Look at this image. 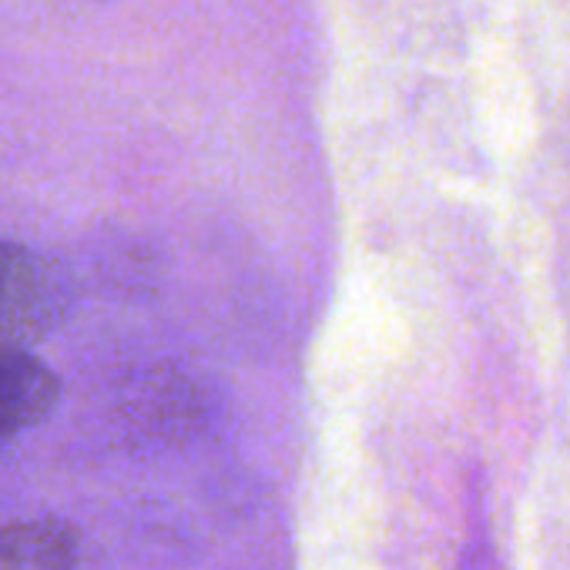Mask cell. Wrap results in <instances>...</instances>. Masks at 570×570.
Wrapping results in <instances>:
<instances>
[{"label":"cell","mask_w":570,"mask_h":570,"mask_svg":"<svg viewBox=\"0 0 570 570\" xmlns=\"http://www.w3.org/2000/svg\"><path fill=\"white\" fill-rule=\"evenodd\" d=\"M55 320L58 278L51 265L18 242H0V353H31Z\"/></svg>","instance_id":"obj_1"},{"label":"cell","mask_w":570,"mask_h":570,"mask_svg":"<svg viewBox=\"0 0 570 570\" xmlns=\"http://www.w3.org/2000/svg\"><path fill=\"white\" fill-rule=\"evenodd\" d=\"M58 376L31 353H0V443L41 423L58 403Z\"/></svg>","instance_id":"obj_2"},{"label":"cell","mask_w":570,"mask_h":570,"mask_svg":"<svg viewBox=\"0 0 570 570\" xmlns=\"http://www.w3.org/2000/svg\"><path fill=\"white\" fill-rule=\"evenodd\" d=\"M81 537L58 517L0 523V570H75Z\"/></svg>","instance_id":"obj_3"}]
</instances>
